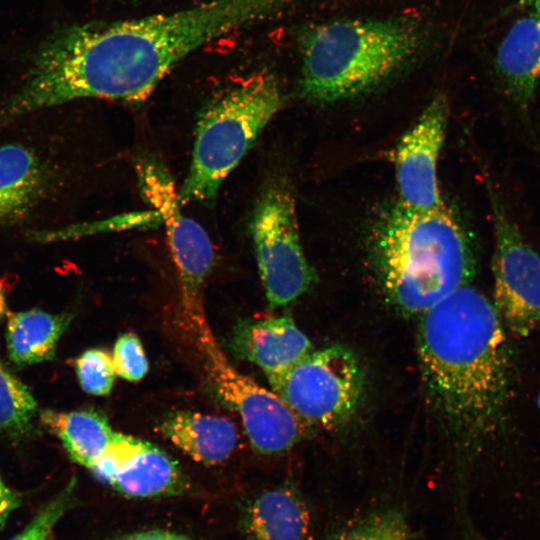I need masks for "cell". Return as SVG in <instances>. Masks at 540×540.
Wrapping results in <instances>:
<instances>
[{"label": "cell", "mask_w": 540, "mask_h": 540, "mask_svg": "<svg viewBox=\"0 0 540 540\" xmlns=\"http://www.w3.org/2000/svg\"><path fill=\"white\" fill-rule=\"evenodd\" d=\"M294 1L208 0L173 12L62 26L40 43L0 112L14 122L82 98L142 103L188 55Z\"/></svg>", "instance_id": "cell-1"}, {"label": "cell", "mask_w": 540, "mask_h": 540, "mask_svg": "<svg viewBox=\"0 0 540 540\" xmlns=\"http://www.w3.org/2000/svg\"><path fill=\"white\" fill-rule=\"evenodd\" d=\"M419 317L417 356L426 402L457 445L477 448L496 433L507 408L505 326L494 304L469 284Z\"/></svg>", "instance_id": "cell-2"}, {"label": "cell", "mask_w": 540, "mask_h": 540, "mask_svg": "<svg viewBox=\"0 0 540 540\" xmlns=\"http://www.w3.org/2000/svg\"><path fill=\"white\" fill-rule=\"evenodd\" d=\"M373 250L379 283L406 316H420L475 273L470 239L443 203L429 210L394 206L378 224Z\"/></svg>", "instance_id": "cell-3"}, {"label": "cell", "mask_w": 540, "mask_h": 540, "mask_svg": "<svg viewBox=\"0 0 540 540\" xmlns=\"http://www.w3.org/2000/svg\"><path fill=\"white\" fill-rule=\"evenodd\" d=\"M426 45L423 28L408 19H342L309 27L299 38L300 95L331 103L369 92L415 64Z\"/></svg>", "instance_id": "cell-4"}, {"label": "cell", "mask_w": 540, "mask_h": 540, "mask_svg": "<svg viewBox=\"0 0 540 540\" xmlns=\"http://www.w3.org/2000/svg\"><path fill=\"white\" fill-rule=\"evenodd\" d=\"M283 104L278 79L264 72L213 98L197 121L191 164L178 190L179 203L212 202Z\"/></svg>", "instance_id": "cell-5"}, {"label": "cell", "mask_w": 540, "mask_h": 540, "mask_svg": "<svg viewBox=\"0 0 540 540\" xmlns=\"http://www.w3.org/2000/svg\"><path fill=\"white\" fill-rule=\"evenodd\" d=\"M218 395L239 415L252 447L259 453L285 452L307 432L304 422L274 391L236 370L217 343L204 309L184 313Z\"/></svg>", "instance_id": "cell-6"}, {"label": "cell", "mask_w": 540, "mask_h": 540, "mask_svg": "<svg viewBox=\"0 0 540 540\" xmlns=\"http://www.w3.org/2000/svg\"><path fill=\"white\" fill-rule=\"evenodd\" d=\"M266 376L273 391L304 422L326 430L349 422L364 392L359 359L349 347L336 343L313 349Z\"/></svg>", "instance_id": "cell-7"}, {"label": "cell", "mask_w": 540, "mask_h": 540, "mask_svg": "<svg viewBox=\"0 0 540 540\" xmlns=\"http://www.w3.org/2000/svg\"><path fill=\"white\" fill-rule=\"evenodd\" d=\"M250 234L270 308L292 303L313 286L316 274L302 249L295 200L286 183L273 182L260 194Z\"/></svg>", "instance_id": "cell-8"}, {"label": "cell", "mask_w": 540, "mask_h": 540, "mask_svg": "<svg viewBox=\"0 0 540 540\" xmlns=\"http://www.w3.org/2000/svg\"><path fill=\"white\" fill-rule=\"evenodd\" d=\"M135 168L143 200L154 208L166 228L184 313L204 308L203 284L214 265L213 245L205 230L182 212L173 178L161 160L145 155Z\"/></svg>", "instance_id": "cell-9"}, {"label": "cell", "mask_w": 540, "mask_h": 540, "mask_svg": "<svg viewBox=\"0 0 540 540\" xmlns=\"http://www.w3.org/2000/svg\"><path fill=\"white\" fill-rule=\"evenodd\" d=\"M495 249L494 306L506 328L521 337L540 327V255L492 197Z\"/></svg>", "instance_id": "cell-10"}, {"label": "cell", "mask_w": 540, "mask_h": 540, "mask_svg": "<svg viewBox=\"0 0 540 540\" xmlns=\"http://www.w3.org/2000/svg\"><path fill=\"white\" fill-rule=\"evenodd\" d=\"M447 117V99L439 94L400 140L395 155L396 179L400 203L406 207L429 210L443 203L436 170Z\"/></svg>", "instance_id": "cell-11"}, {"label": "cell", "mask_w": 540, "mask_h": 540, "mask_svg": "<svg viewBox=\"0 0 540 540\" xmlns=\"http://www.w3.org/2000/svg\"><path fill=\"white\" fill-rule=\"evenodd\" d=\"M229 346L236 357L256 364L266 375L288 368L314 349L289 315L238 321Z\"/></svg>", "instance_id": "cell-12"}, {"label": "cell", "mask_w": 540, "mask_h": 540, "mask_svg": "<svg viewBox=\"0 0 540 540\" xmlns=\"http://www.w3.org/2000/svg\"><path fill=\"white\" fill-rule=\"evenodd\" d=\"M50 186V171L34 149L21 143L0 146V225L26 219Z\"/></svg>", "instance_id": "cell-13"}, {"label": "cell", "mask_w": 540, "mask_h": 540, "mask_svg": "<svg viewBox=\"0 0 540 540\" xmlns=\"http://www.w3.org/2000/svg\"><path fill=\"white\" fill-rule=\"evenodd\" d=\"M243 530L248 540H310L312 516L295 489L279 486L261 492L249 502Z\"/></svg>", "instance_id": "cell-14"}, {"label": "cell", "mask_w": 540, "mask_h": 540, "mask_svg": "<svg viewBox=\"0 0 540 540\" xmlns=\"http://www.w3.org/2000/svg\"><path fill=\"white\" fill-rule=\"evenodd\" d=\"M160 433L195 461L214 465L235 450L236 426L229 419L194 411H175L159 424Z\"/></svg>", "instance_id": "cell-15"}, {"label": "cell", "mask_w": 540, "mask_h": 540, "mask_svg": "<svg viewBox=\"0 0 540 540\" xmlns=\"http://www.w3.org/2000/svg\"><path fill=\"white\" fill-rule=\"evenodd\" d=\"M497 69L512 98L526 105L540 79V10L511 26L498 48Z\"/></svg>", "instance_id": "cell-16"}, {"label": "cell", "mask_w": 540, "mask_h": 540, "mask_svg": "<svg viewBox=\"0 0 540 540\" xmlns=\"http://www.w3.org/2000/svg\"><path fill=\"white\" fill-rule=\"evenodd\" d=\"M71 320L68 313L52 314L36 309L12 314L6 330L9 358L20 366L53 359L58 341Z\"/></svg>", "instance_id": "cell-17"}, {"label": "cell", "mask_w": 540, "mask_h": 540, "mask_svg": "<svg viewBox=\"0 0 540 540\" xmlns=\"http://www.w3.org/2000/svg\"><path fill=\"white\" fill-rule=\"evenodd\" d=\"M40 420L59 438L69 456L89 469L104 454L115 435L107 418L91 409L72 412L43 410Z\"/></svg>", "instance_id": "cell-18"}, {"label": "cell", "mask_w": 540, "mask_h": 540, "mask_svg": "<svg viewBox=\"0 0 540 540\" xmlns=\"http://www.w3.org/2000/svg\"><path fill=\"white\" fill-rule=\"evenodd\" d=\"M108 483L123 495L147 498L177 493L184 486V478L175 460L145 441Z\"/></svg>", "instance_id": "cell-19"}, {"label": "cell", "mask_w": 540, "mask_h": 540, "mask_svg": "<svg viewBox=\"0 0 540 540\" xmlns=\"http://www.w3.org/2000/svg\"><path fill=\"white\" fill-rule=\"evenodd\" d=\"M325 540H418L406 514L397 507L366 513L334 530Z\"/></svg>", "instance_id": "cell-20"}, {"label": "cell", "mask_w": 540, "mask_h": 540, "mask_svg": "<svg viewBox=\"0 0 540 540\" xmlns=\"http://www.w3.org/2000/svg\"><path fill=\"white\" fill-rule=\"evenodd\" d=\"M37 408L28 387L0 361V430L13 435L28 432Z\"/></svg>", "instance_id": "cell-21"}, {"label": "cell", "mask_w": 540, "mask_h": 540, "mask_svg": "<svg viewBox=\"0 0 540 540\" xmlns=\"http://www.w3.org/2000/svg\"><path fill=\"white\" fill-rule=\"evenodd\" d=\"M161 223V219L155 210L136 214V216H114L104 220L88 223L72 224L66 227L47 231H34L30 234V240L38 243H51L83 238L93 234L109 232L128 227L132 224Z\"/></svg>", "instance_id": "cell-22"}, {"label": "cell", "mask_w": 540, "mask_h": 540, "mask_svg": "<svg viewBox=\"0 0 540 540\" xmlns=\"http://www.w3.org/2000/svg\"><path fill=\"white\" fill-rule=\"evenodd\" d=\"M74 367L85 392L97 396L111 392L117 376L112 354L100 348L88 349L75 359Z\"/></svg>", "instance_id": "cell-23"}, {"label": "cell", "mask_w": 540, "mask_h": 540, "mask_svg": "<svg viewBox=\"0 0 540 540\" xmlns=\"http://www.w3.org/2000/svg\"><path fill=\"white\" fill-rule=\"evenodd\" d=\"M74 480L53 499L42 506L25 528L11 540H47L54 526L69 509L74 490Z\"/></svg>", "instance_id": "cell-24"}, {"label": "cell", "mask_w": 540, "mask_h": 540, "mask_svg": "<svg viewBox=\"0 0 540 540\" xmlns=\"http://www.w3.org/2000/svg\"><path fill=\"white\" fill-rule=\"evenodd\" d=\"M116 375L130 382L140 381L149 365L142 343L137 335L125 333L118 337L112 353Z\"/></svg>", "instance_id": "cell-25"}, {"label": "cell", "mask_w": 540, "mask_h": 540, "mask_svg": "<svg viewBox=\"0 0 540 540\" xmlns=\"http://www.w3.org/2000/svg\"><path fill=\"white\" fill-rule=\"evenodd\" d=\"M144 443V440L121 433H115L112 442L104 454L90 470L99 479L108 483L116 472L140 451Z\"/></svg>", "instance_id": "cell-26"}, {"label": "cell", "mask_w": 540, "mask_h": 540, "mask_svg": "<svg viewBox=\"0 0 540 540\" xmlns=\"http://www.w3.org/2000/svg\"><path fill=\"white\" fill-rule=\"evenodd\" d=\"M21 495L9 488L0 474V528L5 524L10 514L19 507Z\"/></svg>", "instance_id": "cell-27"}, {"label": "cell", "mask_w": 540, "mask_h": 540, "mask_svg": "<svg viewBox=\"0 0 540 540\" xmlns=\"http://www.w3.org/2000/svg\"><path fill=\"white\" fill-rule=\"evenodd\" d=\"M116 540H191L190 538L163 530H148L136 532Z\"/></svg>", "instance_id": "cell-28"}, {"label": "cell", "mask_w": 540, "mask_h": 540, "mask_svg": "<svg viewBox=\"0 0 540 540\" xmlns=\"http://www.w3.org/2000/svg\"><path fill=\"white\" fill-rule=\"evenodd\" d=\"M7 313V302L4 287L0 280V319L3 318Z\"/></svg>", "instance_id": "cell-29"}, {"label": "cell", "mask_w": 540, "mask_h": 540, "mask_svg": "<svg viewBox=\"0 0 540 540\" xmlns=\"http://www.w3.org/2000/svg\"><path fill=\"white\" fill-rule=\"evenodd\" d=\"M520 4L529 10H540V0H520Z\"/></svg>", "instance_id": "cell-30"}]
</instances>
